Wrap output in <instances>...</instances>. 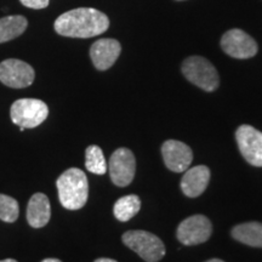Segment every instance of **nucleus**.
Here are the masks:
<instances>
[{
	"mask_svg": "<svg viewBox=\"0 0 262 262\" xmlns=\"http://www.w3.org/2000/svg\"><path fill=\"white\" fill-rule=\"evenodd\" d=\"M162 156L166 168L173 172L186 171L193 160L192 149L176 140H168L163 143Z\"/></svg>",
	"mask_w": 262,
	"mask_h": 262,
	"instance_id": "11",
	"label": "nucleus"
},
{
	"mask_svg": "<svg viewBox=\"0 0 262 262\" xmlns=\"http://www.w3.org/2000/svg\"><path fill=\"white\" fill-rule=\"evenodd\" d=\"M242 156L251 165L262 166V133L250 125H242L235 131Z\"/></svg>",
	"mask_w": 262,
	"mask_h": 262,
	"instance_id": "9",
	"label": "nucleus"
},
{
	"mask_svg": "<svg viewBox=\"0 0 262 262\" xmlns=\"http://www.w3.org/2000/svg\"><path fill=\"white\" fill-rule=\"evenodd\" d=\"M94 262H117V261L116 260H112V258L101 257V258H97V260H95Z\"/></svg>",
	"mask_w": 262,
	"mask_h": 262,
	"instance_id": "21",
	"label": "nucleus"
},
{
	"mask_svg": "<svg viewBox=\"0 0 262 262\" xmlns=\"http://www.w3.org/2000/svg\"><path fill=\"white\" fill-rule=\"evenodd\" d=\"M0 262H17V261L14 260V258H6V260H2Z\"/></svg>",
	"mask_w": 262,
	"mask_h": 262,
	"instance_id": "24",
	"label": "nucleus"
},
{
	"mask_svg": "<svg viewBox=\"0 0 262 262\" xmlns=\"http://www.w3.org/2000/svg\"><path fill=\"white\" fill-rule=\"evenodd\" d=\"M28 22L24 16H6L0 18V44L16 39L27 29Z\"/></svg>",
	"mask_w": 262,
	"mask_h": 262,
	"instance_id": "16",
	"label": "nucleus"
},
{
	"mask_svg": "<svg viewBox=\"0 0 262 262\" xmlns=\"http://www.w3.org/2000/svg\"><path fill=\"white\" fill-rule=\"evenodd\" d=\"M232 237L235 241L254 248H262V224L245 222L232 229Z\"/></svg>",
	"mask_w": 262,
	"mask_h": 262,
	"instance_id": "15",
	"label": "nucleus"
},
{
	"mask_svg": "<svg viewBox=\"0 0 262 262\" xmlns=\"http://www.w3.org/2000/svg\"><path fill=\"white\" fill-rule=\"evenodd\" d=\"M58 198L63 208L79 210L86 204L89 195V183L83 170L71 168L57 179Z\"/></svg>",
	"mask_w": 262,
	"mask_h": 262,
	"instance_id": "2",
	"label": "nucleus"
},
{
	"mask_svg": "<svg viewBox=\"0 0 262 262\" xmlns=\"http://www.w3.org/2000/svg\"><path fill=\"white\" fill-rule=\"evenodd\" d=\"M136 171V160L129 148H118L110 159V175L118 187H126L133 182Z\"/></svg>",
	"mask_w": 262,
	"mask_h": 262,
	"instance_id": "8",
	"label": "nucleus"
},
{
	"mask_svg": "<svg viewBox=\"0 0 262 262\" xmlns=\"http://www.w3.org/2000/svg\"><path fill=\"white\" fill-rule=\"evenodd\" d=\"M221 48L228 56L245 60L257 54V44L242 29H231L222 35Z\"/></svg>",
	"mask_w": 262,
	"mask_h": 262,
	"instance_id": "10",
	"label": "nucleus"
},
{
	"mask_svg": "<svg viewBox=\"0 0 262 262\" xmlns=\"http://www.w3.org/2000/svg\"><path fill=\"white\" fill-rule=\"evenodd\" d=\"M85 166L90 172L103 175L107 171V163L102 149L98 146H89L85 150Z\"/></svg>",
	"mask_w": 262,
	"mask_h": 262,
	"instance_id": "18",
	"label": "nucleus"
},
{
	"mask_svg": "<svg viewBox=\"0 0 262 262\" xmlns=\"http://www.w3.org/2000/svg\"><path fill=\"white\" fill-rule=\"evenodd\" d=\"M41 262H62V261L58 260V258H45V260H42Z\"/></svg>",
	"mask_w": 262,
	"mask_h": 262,
	"instance_id": "22",
	"label": "nucleus"
},
{
	"mask_svg": "<svg viewBox=\"0 0 262 262\" xmlns=\"http://www.w3.org/2000/svg\"><path fill=\"white\" fill-rule=\"evenodd\" d=\"M54 27L63 37L93 38L107 31L110 19L96 9L79 8L58 16Z\"/></svg>",
	"mask_w": 262,
	"mask_h": 262,
	"instance_id": "1",
	"label": "nucleus"
},
{
	"mask_svg": "<svg viewBox=\"0 0 262 262\" xmlns=\"http://www.w3.org/2000/svg\"><path fill=\"white\" fill-rule=\"evenodd\" d=\"M206 262H225V261L220 260V258H211V260H209V261H206Z\"/></svg>",
	"mask_w": 262,
	"mask_h": 262,
	"instance_id": "23",
	"label": "nucleus"
},
{
	"mask_svg": "<svg viewBox=\"0 0 262 262\" xmlns=\"http://www.w3.org/2000/svg\"><path fill=\"white\" fill-rule=\"evenodd\" d=\"M122 47L116 39L104 38L95 41L90 48V57L98 71H106L116 63Z\"/></svg>",
	"mask_w": 262,
	"mask_h": 262,
	"instance_id": "12",
	"label": "nucleus"
},
{
	"mask_svg": "<svg viewBox=\"0 0 262 262\" xmlns=\"http://www.w3.org/2000/svg\"><path fill=\"white\" fill-rule=\"evenodd\" d=\"M19 2H21L22 5H25L26 8L39 10L47 8L49 3H50V0H19Z\"/></svg>",
	"mask_w": 262,
	"mask_h": 262,
	"instance_id": "20",
	"label": "nucleus"
},
{
	"mask_svg": "<svg viewBox=\"0 0 262 262\" xmlns=\"http://www.w3.org/2000/svg\"><path fill=\"white\" fill-rule=\"evenodd\" d=\"M182 73L188 81L204 91L216 90L220 84L219 73L210 61L201 56H191L182 63Z\"/></svg>",
	"mask_w": 262,
	"mask_h": 262,
	"instance_id": "3",
	"label": "nucleus"
},
{
	"mask_svg": "<svg viewBox=\"0 0 262 262\" xmlns=\"http://www.w3.org/2000/svg\"><path fill=\"white\" fill-rule=\"evenodd\" d=\"M212 233L210 220L204 215H193L183 220L178 227V239L183 245L205 243Z\"/></svg>",
	"mask_w": 262,
	"mask_h": 262,
	"instance_id": "6",
	"label": "nucleus"
},
{
	"mask_svg": "<svg viewBox=\"0 0 262 262\" xmlns=\"http://www.w3.org/2000/svg\"><path fill=\"white\" fill-rule=\"evenodd\" d=\"M34 70L25 61L9 58L0 63V81L12 89H24L34 81Z\"/></svg>",
	"mask_w": 262,
	"mask_h": 262,
	"instance_id": "7",
	"label": "nucleus"
},
{
	"mask_svg": "<svg viewBox=\"0 0 262 262\" xmlns=\"http://www.w3.org/2000/svg\"><path fill=\"white\" fill-rule=\"evenodd\" d=\"M141 209V201L135 194H129L118 199L114 204L113 212L117 220L126 222L131 220Z\"/></svg>",
	"mask_w": 262,
	"mask_h": 262,
	"instance_id": "17",
	"label": "nucleus"
},
{
	"mask_svg": "<svg viewBox=\"0 0 262 262\" xmlns=\"http://www.w3.org/2000/svg\"><path fill=\"white\" fill-rule=\"evenodd\" d=\"M51 217V206L44 193H35L29 199L27 206V221L33 228L47 226Z\"/></svg>",
	"mask_w": 262,
	"mask_h": 262,
	"instance_id": "14",
	"label": "nucleus"
},
{
	"mask_svg": "<svg viewBox=\"0 0 262 262\" xmlns=\"http://www.w3.org/2000/svg\"><path fill=\"white\" fill-rule=\"evenodd\" d=\"M12 123L25 129L37 127L49 116L48 104L37 98H19L10 110Z\"/></svg>",
	"mask_w": 262,
	"mask_h": 262,
	"instance_id": "5",
	"label": "nucleus"
},
{
	"mask_svg": "<svg viewBox=\"0 0 262 262\" xmlns=\"http://www.w3.org/2000/svg\"><path fill=\"white\" fill-rule=\"evenodd\" d=\"M210 181V170L205 165H196L187 169L181 179V189L183 194L189 198L199 196L208 187Z\"/></svg>",
	"mask_w": 262,
	"mask_h": 262,
	"instance_id": "13",
	"label": "nucleus"
},
{
	"mask_svg": "<svg viewBox=\"0 0 262 262\" xmlns=\"http://www.w3.org/2000/svg\"><path fill=\"white\" fill-rule=\"evenodd\" d=\"M123 243L146 262H158L165 255V245L162 239L146 231L125 232Z\"/></svg>",
	"mask_w": 262,
	"mask_h": 262,
	"instance_id": "4",
	"label": "nucleus"
},
{
	"mask_svg": "<svg viewBox=\"0 0 262 262\" xmlns=\"http://www.w3.org/2000/svg\"><path fill=\"white\" fill-rule=\"evenodd\" d=\"M19 206L16 199L12 196L0 194V220L12 224L17 220Z\"/></svg>",
	"mask_w": 262,
	"mask_h": 262,
	"instance_id": "19",
	"label": "nucleus"
}]
</instances>
